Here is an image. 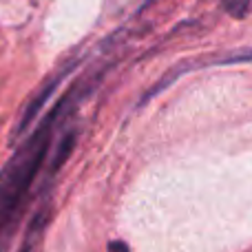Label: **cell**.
<instances>
[{"instance_id": "1", "label": "cell", "mask_w": 252, "mask_h": 252, "mask_svg": "<svg viewBox=\"0 0 252 252\" xmlns=\"http://www.w3.org/2000/svg\"><path fill=\"white\" fill-rule=\"evenodd\" d=\"M89 89L91 84H73L69 93L60 97V102L44 115V120L35 126L33 133L16 148V153L0 168V252L9 246L22 210L31 199L33 182L51 151V137L56 133V126L71 109H75V104L87 95Z\"/></svg>"}, {"instance_id": "2", "label": "cell", "mask_w": 252, "mask_h": 252, "mask_svg": "<svg viewBox=\"0 0 252 252\" xmlns=\"http://www.w3.org/2000/svg\"><path fill=\"white\" fill-rule=\"evenodd\" d=\"M71 69H73V66H66V69L62 71L60 75H58V78L49 80V82L44 84L42 89H40L38 97H35L33 102H29V104H27V109H25V113H22L20 122H18V126H16V128H13V137H20V135L25 133L27 128H29L31 122H33V118H35V115H38V111L42 109V106H44V102H47V100H49V95H51V93H53V89H56L58 84H60V80L64 78V73H66V71H71Z\"/></svg>"}, {"instance_id": "3", "label": "cell", "mask_w": 252, "mask_h": 252, "mask_svg": "<svg viewBox=\"0 0 252 252\" xmlns=\"http://www.w3.org/2000/svg\"><path fill=\"white\" fill-rule=\"evenodd\" d=\"M75 139H78V133H75V130L62 135L60 144L56 146V151H53V155H51V166H49V173H47V182H51V179L56 177L58 170L64 166V161L69 159L71 151H73V146H75Z\"/></svg>"}, {"instance_id": "4", "label": "cell", "mask_w": 252, "mask_h": 252, "mask_svg": "<svg viewBox=\"0 0 252 252\" xmlns=\"http://www.w3.org/2000/svg\"><path fill=\"white\" fill-rule=\"evenodd\" d=\"M47 213H49V210H47V208H42V210H38V213L33 215V219H31L29 228H27L25 241H22V246H20V250H18V252H33L35 239H38L40 230H42V228H44V223H47V217H49Z\"/></svg>"}, {"instance_id": "5", "label": "cell", "mask_w": 252, "mask_h": 252, "mask_svg": "<svg viewBox=\"0 0 252 252\" xmlns=\"http://www.w3.org/2000/svg\"><path fill=\"white\" fill-rule=\"evenodd\" d=\"M223 7L232 18H244L250 9V0H223Z\"/></svg>"}, {"instance_id": "6", "label": "cell", "mask_w": 252, "mask_h": 252, "mask_svg": "<svg viewBox=\"0 0 252 252\" xmlns=\"http://www.w3.org/2000/svg\"><path fill=\"white\" fill-rule=\"evenodd\" d=\"M109 252H128V246H126L124 241H111Z\"/></svg>"}]
</instances>
